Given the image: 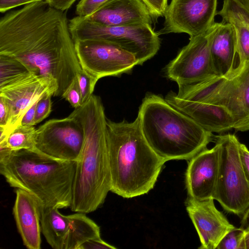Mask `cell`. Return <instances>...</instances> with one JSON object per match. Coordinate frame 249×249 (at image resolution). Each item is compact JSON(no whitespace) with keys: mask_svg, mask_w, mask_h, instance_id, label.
I'll use <instances>...</instances> for the list:
<instances>
[{"mask_svg":"<svg viewBox=\"0 0 249 249\" xmlns=\"http://www.w3.org/2000/svg\"><path fill=\"white\" fill-rule=\"evenodd\" d=\"M64 11L46 0L7 12L0 19V54L14 57L32 72L53 77L61 97L82 69Z\"/></svg>","mask_w":249,"mask_h":249,"instance_id":"1","label":"cell"},{"mask_svg":"<svg viewBox=\"0 0 249 249\" xmlns=\"http://www.w3.org/2000/svg\"><path fill=\"white\" fill-rule=\"evenodd\" d=\"M84 132V142L76 161L72 211L88 213L99 208L111 191V178L107 141V118L102 100L92 94L69 115Z\"/></svg>","mask_w":249,"mask_h":249,"instance_id":"2","label":"cell"},{"mask_svg":"<svg viewBox=\"0 0 249 249\" xmlns=\"http://www.w3.org/2000/svg\"><path fill=\"white\" fill-rule=\"evenodd\" d=\"M107 141L111 178V191L124 198L152 189L166 161L150 146L140 121L107 120Z\"/></svg>","mask_w":249,"mask_h":249,"instance_id":"3","label":"cell"},{"mask_svg":"<svg viewBox=\"0 0 249 249\" xmlns=\"http://www.w3.org/2000/svg\"><path fill=\"white\" fill-rule=\"evenodd\" d=\"M137 116L147 142L166 161L189 160L215 140L213 133L206 130L160 95L147 93Z\"/></svg>","mask_w":249,"mask_h":249,"instance_id":"4","label":"cell"},{"mask_svg":"<svg viewBox=\"0 0 249 249\" xmlns=\"http://www.w3.org/2000/svg\"><path fill=\"white\" fill-rule=\"evenodd\" d=\"M76 161H64L37 150H13L0 159V173L14 188L35 196L44 208L70 207Z\"/></svg>","mask_w":249,"mask_h":249,"instance_id":"5","label":"cell"},{"mask_svg":"<svg viewBox=\"0 0 249 249\" xmlns=\"http://www.w3.org/2000/svg\"><path fill=\"white\" fill-rule=\"evenodd\" d=\"M178 98L224 107L231 114L235 131L249 130V62L224 76L178 86Z\"/></svg>","mask_w":249,"mask_h":249,"instance_id":"6","label":"cell"},{"mask_svg":"<svg viewBox=\"0 0 249 249\" xmlns=\"http://www.w3.org/2000/svg\"><path fill=\"white\" fill-rule=\"evenodd\" d=\"M69 25L74 41L92 39L110 42L132 53L139 65L153 57L160 46L159 34L148 24L106 26L77 16L70 20Z\"/></svg>","mask_w":249,"mask_h":249,"instance_id":"7","label":"cell"},{"mask_svg":"<svg viewBox=\"0 0 249 249\" xmlns=\"http://www.w3.org/2000/svg\"><path fill=\"white\" fill-rule=\"evenodd\" d=\"M220 143L219 165L213 199L227 212L242 216L249 206V181L234 134L215 136Z\"/></svg>","mask_w":249,"mask_h":249,"instance_id":"8","label":"cell"},{"mask_svg":"<svg viewBox=\"0 0 249 249\" xmlns=\"http://www.w3.org/2000/svg\"><path fill=\"white\" fill-rule=\"evenodd\" d=\"M221 23L215 22L205 33L190 37L189 43L164 68L166 76L180 86L197 83L215 75L211 47Z\"/></svg>","mask_w":249,"mask_h":249,"instance_id":"9","label":"cell"},{"mask_svg":"<svg viewBox=\"0 0 249 249\" xmlns=\"http://www.w3.org/2000/svg\"><path fill=\"white\" fill-rule=\"evenodd\" d=\"M58 207L44 208L41 216V231L54 249H79L85 242L100 238V227L84 213L64 215Z\"/></svg>","mask_w":249,"mask_h":249,"instance_id":"10","label":"cell"},{"mask_svg":"<svg viewBox=\"0 0 249 249\" xmlns=\"http://www.w3.org/2000/svg\"><path fill=\"white\" fill-rule=\"evenodd\" d=\"M74 42L82 69L97 82L130 72L139 65L132 53L110 42L91 39Z\"/></svg>","mask_w":249,"mask_h":249,"instance_id":"11","label":"cell"},{"mask_svg":"<svg viewBox=\"0 0 249 249\" xmlns=\"http://www.w3.org/2000/svg\"><path fill=\"white\" fill-rule=\"evenodd\" d=\"M84 142L80 123L69 116L47 121L35 133L36 149L52 158L64 161H77Z\"/></svg>","mask_w":249,"mask_h":249,"instance_id":"12","label":"cell"},{"mask_svg":"<svg viewBox=\"0 0 249 249\" xmlns=\"http://www.w3.org/2000/svg\"><path fill=\"white\" fill-rule=\"evenodd\" d=\"M57 89V83L53 77L32 72L0 87V96L8 103L11 113L9 125L5 128L0 127V136L8 137L20 124L23 116L34 103L46 94L55 96Z\"/></svg>","mask_w":249,"mask_h":249,"instance_id":"13","label":"cell"},{"mask_svg":"<svg viewBox=\"0 0 249 249\" xmlns=\"http://www.w3.org/2000/svg\"><path fill=\"white\" fill-rule=\"evenodd\" d=\"M217 0H171L164 14L159 35L186 33L190 37L201 35L215 23Z\"/></svg>","mask_w":249,"mask_h":249,"instance_id":"14","label":"cell"},{"mask_svg":"<svg viewBox=\"0 0 249 249\" xmlns=\"http://www.w3.org/2000/svg\"><path fill=\"white\" fill-rule=\"evenodd\" d=\"M213 198L197 200L188 197L187 212L197 231L200 249H215L224 236L235 228L215 206Z\"/></svg>","mask_w":249,"mask_h":249,"instance_id":"15","label":"cell"},{"mask_svg":"<svg viewBox=\"0 0 249 249\" xmlns=\"http://www.w3.org/2000/svg\"><path fill=\"white\" fill-rule=\"evenodd\" d=\"M205 148L189 160L185 173V184L188 197L197 200L213 198L218 177L220 146Z\"/></svg>","mask_w":249,"mask_h":249,"instance_id":"16","label":"cell"},{"mask_svg":"<svg viewBox=\"0 0 249 249\" xmlns=\"http://www.w3.org/2000/svg\"><path fill=\"white\" fill-rule=\"evenodd\" d=\"M165 99L173 107L191 117L207 131L222 133L234 128L233 116L224 107L182 100L178 98L176 93L172 91L167 93Z\"/></svg>","mask_w":249,"mask_h":249,"instance_id":"17","label":"cell"},{"mask_svg":"<svg viewBox=\"0 0 249 249\" xmlns=\"http://www.w3.org/2000/svg\"><path fill=\"white\" fill-rule=\"evenodd\" d=\"M13 213L24 245L29 249L41 248L42 205L27 191L18 188Z\"/></svg>","mask_w":249,"mask_h":249,"instance_id":"18","label":"cell"},{"mask_svg":"<svg viewBox=\"0 0 249 249\" xmlns=\"http://www.w3.org/2000/svg\"><path fill=\"white\" fill-rule=\"evenodd\" d=\"M86 18L106 26L152 25L157 20L142 0H110Z\"/></svg>","mask_w":249,"mask_h":249,"instance_id":"19","label":"cell"},{"mask_svg":"<svg viewBox=\"0 0 249 249\" xmlns=\"http://www.w3.org/2000/svg\"><path fill=\"white\" fill-rule=\"evenodd\" d=\"M221 22L212 42L211 54L215 74L224 76L237 67L236 35L231 24Z\"/></svg>","mask_w":249,"mask_h":249,"instance_id":"20","label":"cell"},{"mask_svg":"<svg viewBox=\"0 0 249 249\" xmlns=\"http://www.w3.org/2000/svg\"><path fill=\"white\" fill-rule=\"evenodd\" d=\"M224 22L233 26L236 35V50L238 58L236 67L241 68L249 62V28L240 20L229 14L218 11Z\"/></svg>","mask_w":249,"mask_h":249,"instance_id":"21","label":"cell"},{"mask_svg":"<svg viewBox=\"0 0 249 249\" xmlns=\"http://www.w3.org/2000/svg\"><path fill=\"white\" fill-rule=\"evenodd\" d=\"M34 126L19 124L8 135L6 142L12 150L22 149L36 150L35 133Z\"/></svg>","mask_w":249,"mask_h":249,"instance_id":"22","label":"cell"},{"mask_svg":"<svg viewBox=\"0 0 249 249\" xmlns=\"http://www.w3.org/2000/svg\"><path fill=\"white\" fill-rule=\"evenodd\" d=\"M29 72L26 66L17 58L0 54V87Z\"/></svg>","mask_w":249,"mask_h":249,"instance_id":"23","label":"cell"},{"mask_svg":"<svg viewBox=\"0 0 249 249\" xmlns=\"http://www.w3.org/2000/svg\"><path fill=\"white\" fill-rule=\"evenodd\" d=\"M245 233L246 231L240 227H235L224 236L216 249H245Z\"/></svg>","mask_w":249,"mask_h":249,"instance_id":"24","label":"cell"},{"mask_svg":"<svg viewBox=\"0 0 249 249\" xmlns=\"http://www.w3.org/2000/svg\"><path fill=\"white\" fill-rule=\"evenodd\" d=\"M77 77L81 92L82 105L92 95L97 81L83 70L78 73Z\"/></svg>","mask_w":249,"mask_h":249,"instance_id":"25","label":"cell"},{"mask_svg":"<svg viewBox=\"0 0 249 249\" xmlns=\"http://www.w3.org/2000/svg\"><path fill=\"white\" fill-rule=\"evenodd\" d=\"M110 0H80L76 6L77 16L88 18L98 11Z\"/></svg>","mask_w":249,"mask_h":249,"instance_id":"26","label":"cell"},{"mask_svg":"<svg viewBox=\"0 0 249 249\" xmlns=\"http://www.w3.org/2000/svg\"><path fill=\"white\" fill-rule=\"evenodd\" d=\"M52 94H46L42 96L37 102L35 118V124L47 118L52 111Z\"/></svg>","mask_w":249,"mask_h":249,"instance_id":"27","label":"cell"},{"mask_svg":"<svg viewBox=\"0 0 249 249\" xmlns=\"http://www.w3.org/2000/svg\"><path fill=\"white\" fill-rule=\"evenodd\" d=\"M62 98L68 101L75 109L82 106L81 92L77 76L63 93Z\"/></svg>","mask_w":249,"mask_h":249,"instance_id":"28","label":"cell"},{"mask_svg":"<svg viewBox=\"0 0 249 249\" xmlns=\"http://www.w3.org/2000/svg\"><path fill=\"white\" fill-rule=\"evenodd\" d=\"M153 15L158 19L163 16L168 6V0H142Z\"/></svg>","mask_w":249,"mask_h":249,"instance_id":"29","label":"cell"},{"mask_svg":"<svg viewBox=\"0 0 249 249\" xmlns=\"http://www.w3.org/2000/svg\"><path fill=\"white\" fill-rule=\"evenodd\" d=\"M11 120V113L9 106L6 100L0 96V127H7Z\"/></svg>","mask_w":249,"mask_h":249,"instance_id":"30","label":"cell"},{"mask_svg":"<svg viewBox=\"0 0 249 249\" xmlns=\"http://www.w3.org/2000/svg\"><path fill=\"white\" fill-rule=\"evenodd\" d=\"M41 0H0V12L5 13L18 6Z\"/></svg>","mask_w":249,"mask_h":249,"instance_id":"31","label":"cell"},{"mask_svg":"<svg viewBox=\"0 0 249 249\" xmlns=\"http://www.w3.org/2000/svg\"><path fill=\"white\" fill-rule=\"evenodd\" d=\"M115 249L116 247L107 243L101 237L90 239L84 243L79 249Z\"/></svg>","mask_w":249,"mask_h":249,"instance_id":"32","label":"cell"},{"mask_svg":"<svg viewBox=\"0 0 249 249\" xmlns=\"http://www.w3.org/2000/svg\"><path fill=\"white\" fill-rule=\"evenodd\" d=\"M239 151L243 169L249 181V150L245 144L240 142Z\"/></svg>","mask_w":249,"mask_h":249,"instance_id":"33","label":"cell"},{"mask_svg":"<svg viewBox=\"0 0 249 249\" xmlns=\"http://www.w3.org/2000/svg\"><path fill=\"white\" fill-rule=\"evenodd\" d=\"M38 100L34 103L25 113L21 119L20 124L28 126H34L35 125V118L36 107Z\"/></svg>","mask_w":249,"mask_h":249,"instance_id":"34","label":"cell"},{"mask_svg":"<svg viewBox=\"0 0 249 249\" xmlns=\"http://www.w3.org/2000/svg\"><path fill=\"white\" fill-rule=\"evenodd\" d=\"M77 0H46L53 7L65 11L69 9Z\"/></svg>","mask_w":249,"mask_h":249,"instance_id":"35","label":"cell"},{"mask_svg":"<svg viewBox=\"0 0 249 249\" xmlns=\"http://www.w3.org/2000/svg\"><path fill=\"white\" fill-rule=\"evenodd\" d=\"M240 228L245 231L249 230V206L242 215Z\"/></svg>","mask_w":249,"mask_h":249,"instance_id":"36","label":"cell"},{"mask_svg":"<svg viewBox=\"0 0 249 249\" xmlns=\"http://www.w3.org/2000/svg\"><path fill=\"white\" fill-rule=\"evenodd\" d=\"M244 242L245 249H249V230L246 231Z\"/></svg>","mask_w":249,"mask_h":249,"instance_id":"37","label":"cell"},{"mask_svg":"<svg viewBox=\"0 0 249 249\" xmlns=\"http://www.w3.org/2000/svg\"><path fill=\"white\" fill-rule=\"evenodd\" d=\"M248 11H249V0H237Z\"/></svg>","mask_w":249,"mask_h":249,"instance_id":"38","label":"cell"}]
</instances>
